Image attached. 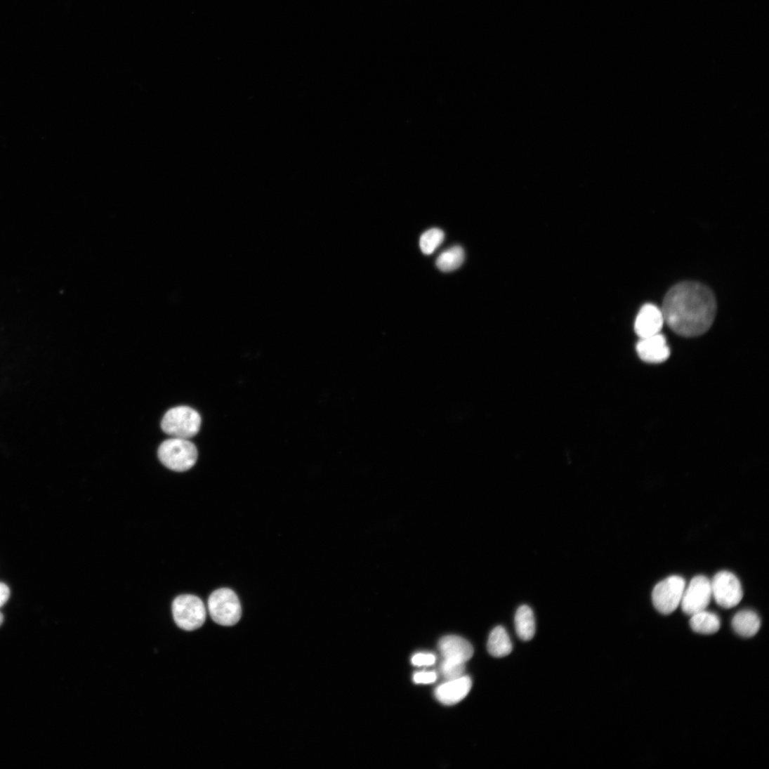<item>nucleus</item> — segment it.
Listing matches in <instances>:
<instances>
[{
    "label": "nucleus",
    "mask_w": 769,
    "mask_h": 769,
    "mask_svg": "<svg viewBox=\"0 0 769 769\" xmlns=\"http://www.w3.org/2000/svg\"><path fill=\"white\" fill-rule=\"evenodd\" d=\"M661 310L664 322L674 332L684 337H696L711 328L716 315V301L709 287L685 282L666 293Z\"/></svg>",
    "instance_id": "f257e3e1"
},
{
    "label": "nucleus",
    "mask_w": 769,
    "mask_h": 769,
    "mask_svg": "<svg viewBox=\"0 0 769 769\" xmlns=\"http://www.w3.org/2000/svg\"><path fill=\"white\" fill-rule=\"evenodd\" d=\"M197 456V447L187 439H169L164 442L159 449L162 463L169 469L179 473L192 468Z\"/></svg>",
    "instance_id": "f03ea898"
},
{
    "label": "nucleus",
    "mask_w": 769,
    "mask_h": 769,
    "mask_svg": "<svg viewBox=\"0 0 769 769\" xmlns=\"http://www.w3.org/2000/svg\"><path fill=\"white\" fill-rule=\"evenodd\" d=\"M209 610L212 619L218 625L232 626L242 617V607L237 594L223 588L215 591L209 599Z\"/></svg>",
    "instance_id": "7ed1b4c3"
},
{
    "label": "nucleus",
    "mask_w": 769,
    "mask_h": 769,
    "mask_svg": "<svg viewBox=\"0 0 769 769\" xmlns=\"http://www.w3.org/2000/svg\"><path fill=\"white\" fill-rule=\"evenodd\" d=\"M201 417L194 409L179 406L171 409L162 422L164 433L176 438L189 439L199 431Z\"/></svg>",
    "instance_id": "20e7f679"
},
{
    "label": "nucleus",
    "mask_w": 769,
    "mask_h": 769,
    "mask_svg": "<svg viewBox=\"0 0 769 769\" xmlns=\"http://www.w3.org/2000/svg\"><path fill=\"white\" fill-rule=\"evenodd\" d=\"M173 619L177 626L186 631H195L206 619V608L202 600L193 595H181L173 603Z\"/></svg>",
    "instance_id": "39448f33"
},
{
    "label": "nucleus",
    "mask_w": 769,
    "mask_h": 769,
    "mask_svg": "<svg viewBox=\"0 0 769 769\" xmlns=\"http://www.w3.org/2000/svg\"><path fill=\"white\" fill-rule=\"evenodd\" d=\"M685 584V579L678 576L670 577L657 584L652 593L656 610L663 614L673 612L681 603Z\"/></svg>",
    "instance_id": "423d86ee"
},
{
    "label": "nucleus",
    "mask_w": 769,
    "mask_h": 769,
    "mask_svg": "<svg viewBox=\"0 0 769 769\" xmlns=\"http://www.w3.org/2000/svg\"><path fill=\"white\" fill-rule=\"evenodd\" d=\"M711 588L716 603L726 609L737 606L744 596L740 580L729 572L716 574L711 581Z\"/></svg>",
    "instance_id": "0eeeda50"
},
{
    "label": "nucleus",
    "mask_w": 769,
    "mask_h": 769,
    "mask_svg": "<svg viewBox=\"0 0 769 769\" xmlns=\"http://www.w3.org/2000/svg\"><path fill=\"white\" fill-rule=\"evenodd\" d=\"M711 596V581L704 576L695 577L684 591L681 603L683 611L692 617L705 610Z\"/></svg>",
    "instance_id": "6e6552de"
},
{
    "label": "nucleus",
    "mask_w": 769,
    "mask_h": 769,
    "mask_svg": "<svg viewBox=\"0 0 769 769\" xmlns=\"http://www.w3.org/2000/svg\"><path fill=\"white\" fill-rule=\"evenodd\" d=\"M636 349L642 360L650 364L663 363L668 360L671 355L670 347L665 337L660 333L640 339Z\"/></svg>",
    "instance_id": "1a4fd4ad"
},
{
    "label": "nucleus",
    "mask_w": 769,
    "mask_h": 769,
    "mask_svg": "<svg viewBox=\"0 0 769 769\" xmlns=\"http://www.w3.org/2000/svg\"><path fill=\"white\" fill-rule=\"evenodd\" d=\"M664 323L662 310L653 304L648 303L641 308L637 316L635 331L640 339L652 336L660 333Z\"/></svg>",
    "instance_id": "9d476101"
},
{
    "label": "nucleus",
    "mask_w": 769,
    "mask_h": 769,
    "mask_svg": "<svg viewBox=\"0 0 769 769\" xmlns=\"http://www.w3.org/2000/svg\"><path fill=\"white\" fill-rule=\"evenodd\" d=\"M473 682L469 676L448 681L439 686L435 692L437 699L445 705H453L465 699L469 694Z\"/></svg>",
    "instance_id": "9b49d317"
},
{
    "label": "nucleus",
    "mask_w": 769,
    "mask_h": 769,
    "mask_svg": "<svg viewBox=\"0 0 769 769\" xmlns=\"http://www.w3.org/2000/svg\"><path fill=\"white\" fill-rule=\"evenodd\" d=\"M439 650L446 659L466 663L474 654L471 643L456 636L443 637L439 642Z\"/></svg>",
    "instance_id": "f8f14e48"
},
{
    "label": "nucleus",
    "mask_w": 769,
    "mask_h": 769,
    "mask_svg": "<svg viewBox=\"0 0 769 769\" xmlns=\"http://www.w3.org/2000/svg\"><path fill=\"white\" fill-rule=\"evenodd\" d=\"M732 626L735 631L740 636L751 638L758 632L761 628V620L755 612L746 610L735 615Z\"/></svg>",
    "instance_id": "ddd939ff"
},
{
    "label": "nucleus",
    "mask_w": 769,
    "mask_h": 769,
    "mask_svg": "<svg viewBox=\"0 0 769 769\" xmlns=\"http://www.w3.org/2000/svg\"><path fill=\"white\" fill-rule=\"evenodd\" d=\"M515 629L520 638L524 641L531 640L536 633V622L532 609L527 605L520 606L515 614Z\"/></svg>",
    "instance_id": "4468645a"
},
{
    "label": "nucleus",
    "mask_w": 769,
    "mask_h": 769,
    "mask_svg": "<svg viewBox=\"0 0 769 769\" xmlns=\"http://www.w3.org/2000/svg\"><path fill=\"white\" fill-rule=\"evenodd\" d=\"M690 625L695 633L711 635L720 630L721 623L716 614L703 610L692 615Z\"/></svg>",
    "instance_id": "2eb2a0df"
},
{
    "label": "nucleus",
    "mask_w": 769,
    "mask_h": 769,
    "mask_svg": "<svg viewBox=\"0 0 769 769\" xmlns=\"http://www.w3.org/2000/svg\"><path fill=\"white\" fill-rule=\"evenodd\" d=\"M487 649L491 655L495 657H503L508 655L513 649L512 643L506 629L502 626H497L491 632Z\"/></svg>",
    "instance_id": "dca6fc26"
},
{
    "label": "nucleus",
    "mask_w": 769,
    "mask_h": 769,
    "mask_svg": "<svg viewBox=\"0 0 769 769\" xmlns=\"http://www.w3.org/2000/svg\"><path fill=\"white\" fill-rule=\"evenodd\" d=\"M465 258L464 248L460 246H454L439 255L436 261V266L443 272H453L464 264Z\"/></svg>",
    "instance_id": "f3484780"
},
{
    "label": "nucleus",
    "mask_w": 769,
    "mask_h": 769,
    "mask_svg": "<svg viewBox=\"0 0 769 769\" xmlns=\"http://www.w3.org/2000/svg\"><path fill=\"white\" fill-rule=\"evenodd\" d=\"M445 239L444 232L439 228H432L424 232L420 239L422 251L427 255L433 254Z\"/></svg>",
    "instance_id": "a211bd4d"
},
{
    "label": "nucleus",
    "mask_w": 769,
    "mask_h": 769,
    "mask_svg": "<svg viewBox=\"0 0 769 769\" xmlns=\"http://www.w3.org/2000/svg\"><path fill=\"white\" fill-rule=\"evenodd\" d=\"M440 671L447 681L454 680L464 676L466 663L444 659L441 664Z\"/></svg>",
    "instance_id": "6ab92c4d"
},
{
    "label": "nucleus",
    "mask_w": 769,
    "mask_h": 769,
    "mask_svg": "<svg viewBox=\"0 0 769 769\" xmlns=\"http://www.w3.org/2000/svg\"><path fill=\"white\" fill-rule=\"evenodd\" d=\"M436 658L434 655L431 653H417L412 659V662L415 666H430L435 664Z\"/></svg>",
    "instance_id": "aec40b11"
},
{
    "label": "nucleus",
    "mask_w": 769,
    "mask_h": 769,
    "mask_svg": "<svg viewBox=\"0 0 769 769\" xmlns=\"http://www.w3.org/2000/svg\"><path fill=\"white\" fill-rule=\"evenodd\" d=\"M437 680V674L435 672H420L414 676V681L416 684H430Z\"/></svg>",
    "instance_id": "412c9836"
},
{
    "label": "nucleus",
    "mask_w": 769,
    "mask_h": 769,
    "mask_svg": "<svg viewBox=\"0 0 769 769\" xmlns=\"http://www.w3.org/2000/svg\"><path fill=\"white\" fill-rule=\"evenodd\" d=\"M11 596L9 587L4 583H0V607L4 606L8 600Z\"/></svg>",
    "instance_id": "4be33fe9"
},
{
    "label": "nucleus",
    "mask_w": 769,
    "mask_h": 769,
    "mask_svg": "<svg viewBox=\"0 0 769 769\" xmlns=\"http://www.w3.org/2000/svg\"><path fill=\"white\" fill-rule=\"evenodd\" d=\"M4 622V617L2 612H0V626L3 624Z\"/></svg>",
    "instance_id": "5701e85b"
}]
</instances>
